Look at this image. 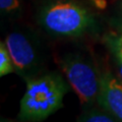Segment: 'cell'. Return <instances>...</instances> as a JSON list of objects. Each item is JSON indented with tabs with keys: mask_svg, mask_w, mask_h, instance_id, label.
<instances>
[{
	"mask_svg": "<svg viewBox=\"0 0 122 122\" xmlns=\"http://www.w3.org/2000/svg\"><path fill=\"white\" fill-rule=\"evenodd\" d=\"M20 104L17 118L24 122H41L63 107L69 86L58 72L30 78Z\"/></svg>",
	"mask_w": 122,
	"mask_h": 122,
	"instance_id": "cell-1",
	"label": "cell"
},
{
	"mask_svg": "<svg viewBox=\"0 0 122 122\" xmlns=\"http://www.w3.org/2000/svg\"><path fill=\"white\" fill-rule=\"evenodd\" d=\"M40 24L56 37L76 38L93 30L96 20L87 9L72 1H57L44 7Z\"/></svg>",
	"mask_w": 122,
	"mask_h": 122,
	"instance_id": "cell-2",
	"label": "cell"
},
{
	"mask_svg": "<svg viewBox=\"0 0 122 122\" xmlns=\"http://www.w3.org/2000/svg\"><path fill=\"white\" fill-rule=\"evenodd\" d=\"M60 67L82 106L90 107L97 102L101 74L91 60L71 53L60 60Z\"/></svg>",
	"mask_w": 122,
	"mask_h": 122,
	"instance_id": "cell-3",
	"label": "cell"
},
{
	"mask_svg": "<svg viewBox=\"0 0 122 122\" xmlns=\"http://www.w3.org/2000/svg\"><path fill=\"white\" fill-rule=\"evenodd\" d=\"M15 72L25 81L36 77L42 68V56L37 41L22 32H11L5 39Z\"/></svg>",
	"mask_w": 122,
	"mask_h": 122,
	"instance_id": "cell-4",
	"label": "cell"
},
{
	"mask_svg": "<svg viewBox=\"0 0 122 122\" xmlns=\"http://www.w3.org/2000/svg\"><path fill=\"white\" fill-rule=\"evenodd\" d=\"M98 105L122 122V79L109 71L101 73Z\"/></svg>",
	"mask_w": 122,
	"mask_h": 122,
	"instance_id": "cell-5",
	"label": "cell"
},
{
	"mask_svg": "<svg viewBox=\"0 0 122 122\" xmlns=\"http://www.w3.org/2000/svg\"><path fill=\"white\" fill-rule=\"evenodd\" d=\"M105 43L114 57L119 71V76L122 79V34H107L105 36Z\"/></svg>",
	"mask_w": 122,
	"mask_h": 122,
	"instance_id": "cell-6",
	"label": "cell"
},
{
	"mask_svg": "<svg viewBox=\"0 0 122 122\" xmlns=\"http://www.w3.org/2000/svg\"><path fill=\"white\" fill-rule=\"evenodd\" d=\"M77 122H119L106 110L100 108H90L78 117Z\"/></svg>",
	"mask_w": 122,
	"mask_h": 122,
	"instance_id": "cell-7",
	"label": "cell"
},
{
	"mask_svg": "<svg viewBox=\"0 0 122 122\" xmlns=\"http://www.w3.org/2000/svg\"><path fill=\"white\" fill-rule=\"evenodd\" d=\"M12 72H15L12 60L6 48L5 42H1L0 43V75L4 76Z\"/></svg>",
	"mask_w": 122,
	"mask_h": 122,
	"instance_id": "cell-8",
	"label": "cell"
},
{
	"mask_svg": "<svg viewBox=\"0 0 122 122\" xmlns=\"http://www.w3.org/2000/svg\"><path fill=\"white\" fill-rule=\"evenodd\" d=\"M0 8L2 12L10 13L20 8L18 0H0Z\"/></svg>",
	"mask_w": 122,
	"mask_h": 122,
	"instance_id": "cell-9",
	"label": "cell"
},
{
	"mask_svg": "<svg viewBox=\"0 0 122 122\" xmlns=\"http://www.w3.org/2000/svg\"><path fill=\"white\" fill-rule=\"evenodd\" d=\"M115 25L116 28L118 29V30L122 34V5L119 9V12H118V15L115 20Z\"/></svg>",
	"mask_w": 122,
	"mask_h": 122,
	"instance_id": "cell-10",
	"label": "cell"
},
{
	"mask_svg": "<svg viewBox=\"0 0 122 122\" xmlns=\"http://www.w3.org/2000/svg\"><path fill=\"white\" fill-rule=\"evenodd\" d=\"M0 122H24V121L20 120L18 118H17L16 120H13V119H8V118H4V117H2V118H1V120H0Z\"/></svg>",
	"mask_w": 122,
	"mask_h": 122,
	"instance_id": "cell-11",
	"label": "cell"
}]
</instances>
